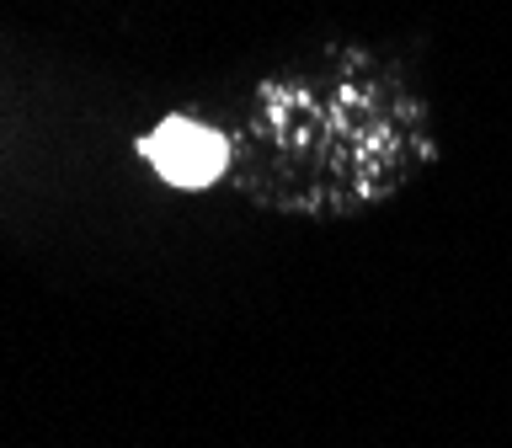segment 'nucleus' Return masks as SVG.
Returning <instances> with one entry per match:
<instances>
[{"label":"nucleus","instance_id":"obj_1","mask_svg":"<svg viewBox=\"0 0 512 448\" xmlns=\"http://www.w3.org/2000/svg\"><path fill=\"white\" fill-rule=\"evenodd\" d=\"M139 155L182 192H203L214 187L224 166H230V139L219 128H203L192 118H166L150 134H139Z\"/></svg>","mask_w":512,"mask_h":448}]
</instances>
